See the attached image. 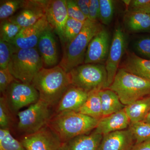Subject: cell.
<instances>
[{"label":"cell","instance_id":"cell-26","mask_svg":"<svg viewBox=\"0 0 150 150\" xmlns=\"http://www.w3.org/2000/svg\"><path fill=\"white\" fill-rule=\"evenodd\" d=\"M129 129L134 136L135 144L150 139V124L144 121L130 123Z\"/></svg>","mask_w":150,"mask_h":150},{"label":"cell","instance_id":"cell-17","mask_svg":"<svg viewBox=\"0 0 150 150\" xmlns=\"http://www.w3.org/2000/svg\"><path fill=\"white\" fill-rule=\"evenodd\" d=\"M88 92L71 85L56 106L55 113L65 111L77 112L85 102Z\"/></svg>","mask_w":150,"mask_h":150},{"label":"cell","instance_id":"cell-4","mask_svg":"<svg viewBox=\"0 0 150 150\" xmlns=\"http://www.w3.org/2000/svg\"><path fill=\"white\" fill-rule=\"evenodd\" d=\"M108 88L115 92L126 106L150 96V81L120 68Z\"/></svg>","mask_w":150,"mask_h":150},{"label":"cell","instance_id":"cell-1","mask_svg":"<svg viewBox=\"0 0 150 150\" xmlns=\"http://www.w3.org/2000/svg\"><path fill=\"white\" fill-rule=\"evenodd\" d=\"M39 93L40 99L50 106H56L71 85L69 73L59 64L50 68H42L32 81Z\"/></svg>","mask_w":150,"mask_h":150},{"label":"cell","instance_id":"cell-31","mask_svg":"<svg viewBox=\"0 0 150 150\" xmlns=\"http://www.w3.org/2000/svg\"><path fill=\"white\" fill-rule=\"evenodd\" d=\"M12 112L9 108L4 96L0 98V127L1 129L10 130L13 122Z\"/></svg>","mask_w":150,"mask_h":150},{"label":"cell","instance_id":"cell-7","mask_svg":"<svg viewBox=\"0 0 150 150\" xmlns=\"http://www.w3.org/2000/svg\"><path fill=\"white\" fill-rule=\"evenodd\" d=\"M51 106L41 100L19 111L17 129L25 135L33 134L47 126L53 115Z\"/></svg>","mask_w":150,"mask_h":150},{"label":"cell","instance_id":"cell-30","mask_svg":"<svg viewBox=\"0 0 150 150\" xmlns=\"http://www.w3.org/2000/svg\"><path fill=\"white\" fill-rule=\"evenodd\" d=\"M114 3L112 0H99V20L102 24L108 25L112 21L115 11Z\"/></svg>","mask_w":150,"mask_h":150},{"label":"cell","instance_id":"cell-39","mask_svg":"<svg viewBox=\"0 0 150 150\" xmlns=\"http://www.w3.org/2000/svg\"><path fill=\"white\" fill-rule=\"evenodd\" d=\"M131 150H150V139L140 144L134 145Z\"/></svg>","mask_w":150,"mask_h":150},{"label":"cell","instance_id":"cell-20","mask_svg":"<svg viewBox=\"0 0 150 150\" xmlns=\"http://www.w3.org/2000/svg\"><path fill=\"white\" fill-rule=\"evenodd\" d=\"M121 68L125 71L150 81V60L129 53Z\"/></svg>","mask_w":150,"mask_h":150},{"label":"cell","instance_id":"cell-22","mask_svg":"<svg viewBox=\"0 0 150 150\" xmlns=\"http://www.w3.org/2000/svg\"><path fill=\"white\" fill-rule=\"evenodd\" d=\"M103 117L116 113L125 108L115 92L109 88L99 91Z\"/></svg>","mask_w":150,"mask_h":150},{"label":"cell","instance_id":"cell-15","mask_svg":"<svg viewBox=\"0 0 150 150\" xmlns=\"http://www.w3.org/2000/svg\"><path fill=\"white\" fill-rule=\"evenodd\" d=\"M36 48L43 67L50 68L56 66L58 62L57 43L54 31L49 25L40 36Z\"/></svg>","mask_w":150,"mask_h":150},{"label":"cell","instance_id":"cell-29","mask_svg":"<svg viewBox=\"0 0 150 150\" xmlns=\"http://www.w3.org/2000/svg\"><path fill=\"white\" fill-rule=\"evenodd\" d=\"M84 23L85 22L79 21L69 18L64 30V47L77 36L82 29Z\"/></svg>","mask_w":150,"mask_h":150},{"label":"cell","instance_id":"cell-34","mask_svg":"<svg viewBox=\"0 0 150 150\" xmlns=\"http://www.w3.org/2000/svg\"><path fill=\"white\" fill-rule=\"evenodd\" d=\"M67 13L69 18L81 22H85L88 18L82 12L75 1L66 0Z\"/></svg>","mask_w":150,"mask_h":150},{"label":"cell","instance_id":"cell-35","mask_svg":"<svg viewBox=\"0 0 150 150\" xmlns=\"http://www.w3.org/2000/svg\"><path fill=\"white\" fill-rule=\"evenodd\" d=\"M128 11L150 14V0H131L128 5Z\"/></svg>","mask_w":150,"mask_h":150},{"label":"cell","instance_id":"cell-2","mask_svg":"<svg viewBox=\"0 0 150 150\" xmlns=\"http://www.w3.org/2000/svg\"><path fill=\"white\" fill-rule=\"evenodd\" d=\"M99 120L76 111H65L54 114L47 126L62 143L93 131Z\"/></svg>","mask_w":150,"mask_h":150},{"label":"cell","instance_id":"cell-23","mask_svg":"<svg viewBox=\"0 0 150 150\" xmlns=\"http://www.w3.org/2000/svg\"><path fill=\"white\" fill-rule=\"evenodd\" d=\"M130 123H136L144 120L150 111V96L141 98L124 108Z\"/></svg>","mask_w":150,"mask_h":150},{"label":"cell","instance_id":"cell-27","mask_svg":"<svg viewBox=\"0 0 150 150\" xmlns=\"http://www.w3.org/2000/svg\"><path fill=\"white\" fill-rule=\"evenodd\" d=\"M0 150H26L21 142L14 138L10 130L0 129Z\"/></svg>","mask_w":150,"mask_h":150},{"label":"cell","instance_id":"cell-16","mask_svg":"<svg viewBox=\"0 0 150 150\" xmlns=\"http://www.w3.org/2000/svg\"><path fill=\"white\" fill-rule=\"evenodd\" d=\"M135 144L134 136L128 128L103 136L99 150H131Z\"/></svg>","mask_w":150,"mask_h":150},{"label":"cell","instance_id":"cell-28","mask_svg":"<svg viewBox=\"0 0 150 150\" xmlns=\"http://www.w3.org/2000/svg\"><path fill=\"white\" fill-rule=\"evenodd\" d=\"M25 0L1 1L0 19L1 21L12 16L16 12L23 7Z\"/></svg>","mask_w":150,"mask_h":150},{"label":"cell","instance_id":"cell-19","mask_svg":"<svg viewBox=\"0 0 150 150\" xmlns=\"http://www.w3.org/2000/svg\"><path fill=\"white\" fill-rule=\"evenodd\" d=\"M103 137L93 131L62 143L59 150H99Z\"/></svg>","mask_w":150,"mask_h":150},{"label":"cell","instance_id":"cell-11","mask_svg":"<svg viewBox=\"0 0 150 150\" xmlns=\"http://www.w3.org/2000/svg\"><path fill=\"white\" fill-rule=\"evenodd\" d=\"M45 16L49 26L58 35L64 47V30L69 18L66 0H48Z\"/></svg>","mask_w":150,"mask_h":150},{"label":"cell","instance_id":"cell-40","mask_svg":"<svg viewBox=\"0 0 150 150\" xmlns=\"http://www.w3.org/2000/svg\"><path fill=\"white\" fill-rule=\"evenodd\" d=\"M143 121H144L145 122H146V123L150 124V111L148 113L147 115H146L144 120Z\"/></svg>","mask_w":150,"mask_h":150},{"label":"cell","instance_id":"cell-37","mask_svg":"<svg viewBox=\"0 0 150 150\" xmlns=\"http://www.w3.org/2000/svg\"><path fill=\"white\" fill-rule=\"evenodd\" d=\"M99 0H90L88 19L92 21L96 22L99 19Z\"/></svg>","mask_w":150,"mask_h":150},{"label":"cell","instance_id":"cell-18","mask_svg":"<svg viewBox=\"0 0 150 150\" xmlns=\"http://www.w3.org/2000/svg\"><path fill=\"white\" fill-rule=\"evenodd\" d=\"M130 121L125 109L104 116L98 121L93 131L103 136L115 131H121L129 128Z\"/></svg>","mask_w":150,"mask_h":150},{"label":"cell","instance_id":"cell-9","mask_svg":"<svg viewBox=\"0 0 150 150\" xmlns=\"http://www.w3.org/2000/svg\"><path fill=\"white\" fill-rule=\"evenodd\" d=\"M127 38L120 26L115 28L110 43V49L105 62L108 75V88L112 84L118 70L121 59L126 52Z\"/></svg>","mask_w":150,"mask_h":150},{"label":"cell","instance_id":"cell-6","mask_svg":"<svg viewBox=\"0 0 150 150\" xmlns=\"http://www.w3.org/2000/svg\"><path fill=\"white\" fill-rule=\"evenodd\" d=\"M68 73L71 85L88 92L108 88L107 71L102 64H83Z\"/></svg>","mask_w":150,"mask_h":150},{"label":"cell","instance_id":"cell-32","mask_svg":"<svg viewBox=\"0 0 150 150\" xmlns=\"http://www.w3.org/2000/svg\"><path fill=\"white\" fill-rule=\"evenodd\" d=\"M15 49L11 43L0 40V69H8Z\"/></svg>","mask_w":150,"mask_h":150},{"label":"cell","instance_id":"cell-5","mask_svg":"<svg viewBox=\"0 0 150 150\" xmlns=\"http://www.w3.org/2000/svg\"><path fill=\"white\" fill-rule=\"evenodd\" d=\"M43 64L37 48H15L8 69L17 81L31 84Z\"/></svg>","mask_w":150,"mask_h":150},{"label":"cell","instance_id":"cell-33","mask_svg":"<svg viewBox=\"0 0 150 150\" xmlns=\"http://www.w3.org/2000/svg\"><path fill=\"white\" fill-rule=\"evenodd\" d=\"M134 47L138 54L150 60V35L137 39L134 43Z\"/></svg>","mask_w":150,"mask_h":150},{"label":"cell","instance_id":"cell-36","mask_svg":"<svg viewBox=\"0 0 150 150\" xmlns=\"http://www.w3.org/2000/svg\"><path fill=\"white\" fill-rule=\"evenodd\" d=\"M15 81L17 80L11 74L8 69H0L1 93L2 94L4 93L9 86Z\"/></svg>","mask_w":150,"mask_h":150},{"label":"cell","instance_id":"cell-25","mask_svg":"<svg viewBox=\"0 0 150 150\" xmlns=\"http://www.w3.org/2000/svg\"><path fill=\"white\" fill-rule=\"evenodd\" d=\"M22 28L9 20L1 21L0 40L11 43L18 34Z\"/></svg>","mask_w":150,"mask_h":150},{"label":"cell","instance_id":"cell-38","mask_svg":"<svg viewBox=\"0 0 150 150\" xmlns=\"http://www.w3.org/2000/svg\"><path fill=\"white\" fill-rule=\"evenodd\" d=\"M75 1L82 12L88 19L90 0H76Z\"/></svg>","mask_w":150,"mask_h":150},{"label":"cell","instance_id":"cell-13","mask_svg":"<svg viewBox=\"0 0 150 150\" xmlns=\"http://www.w3.org/2000/svg\"><path fill=\"white\" fill-rule=\"evenodd\" d=\"M110 46L109 32L103 28L89 44L84 64H102L106 62Z\"/></svg>","mask_w":150,"mask_h":150},{"label":"cell","instance_id":"cell-24","mask_svg":"<svg viewBox=\"0 0 150 150\" xmlns=\"http://www.w3.org/2000/svg\"><path fill=\"white\" fill-rule=\"evenodd\" d=\"M100 91L89 92L85 102L77 112L98 120L103 117Z\"/></svg>","mask_w":150,"mask_h":150},{"label":"cell","instance_id":"cell-21","mask_svg":"<svg viewBox=\"0 0 150 150\" xmlns=\"http://www.w3.org/2000/svg\"><path fill=\"white\" fill-rule=\"evenodd\" d=\"M124 23L132 32L150 33V14L128 11L124 17Z\"/></svg>","mask_w":150,"mask_h":150},{"label":"cell","instance_id":"cell-14","mask_svg":"<svg viewBox=\"0 0 150 150\" xmlns=\"http://www.w3.org/2000/svg\"><path fill=\"white\" fill-rule=\"evenodd\" d=\"M48 26L45 16L35 24L22 28L11 44L18 49L36 48L40 36Z\"/></svg>","mask_w":150,"mask_h":150},{"label":"cell","instance_id":"cell-12","mask_svg":"<svg viewBox=\"0 0 150 150\" xmlns=\"http://www.w3.org/2000/svg\"><path fill=\"white\" fill-rule=\"evenodd\" d=\"M47 2L46 0H25L21 10L8 19L22 28L35 24L46 15Z\"/></svg>","mask_w":150,"mask_h":150},{"label":"cell","instance_id":"cell-3","mask_svg":"<svg viewBox=\"0 0 150 150\" xmlns=\"http://www.w3.org/2000/svg\"><path fill=\"white\" fill-rule=\"evenodd\" d=\"M103 28L100 23L87 19L77 36L63 47V57L59 65L69 73L75 67L83 64L89 44Z\"/></svg>","mask_w":150,"mask_h":150},{"label":"cell","instance_id":"cell-8","mask_svg":"<svg viewBox=\"0 0 150 150\" xmlns=\"http://www.w3.org/2000/svg\"><path fill=\"white\" fill-rule=\"evenodd\" d=\"M2 95L13 114H17L21 108L34 104L40 100L39 93L32 84L17 81L12 83Z\"/></svg>","mask_w":150,"mask_h":150},{"label":"cell","instance_id":"cell-10","mask_svg":"<svg viewBox=\"0 0 150 150\" xmlns=\"http://www.w3.org/2000/svg\"><path fill=\"white\" fill-rule=\"evenodd\" d=\"M21 142L26 150H59L62 144L48 126L33 134L25 135Z\"/></svg>","mask_w":150,"mask_h":150}]
</instances>
